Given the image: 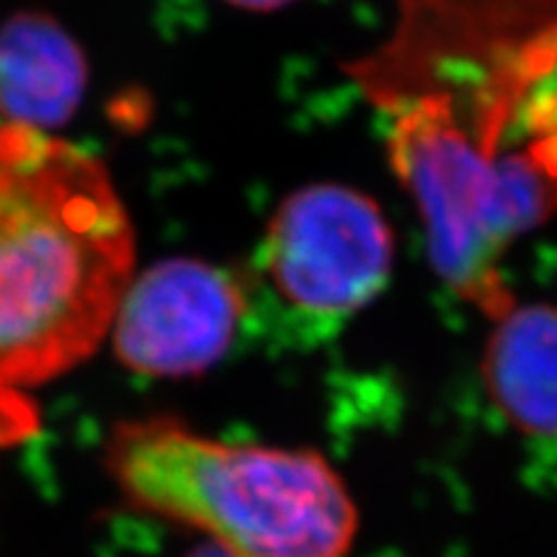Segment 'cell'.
Listing matches in <instances>:
<instances>
[{"label": "cell", "mask_w": 557, "mask_h": 557, "mask_svg": "<svg viewBox=\"0 0 557 557\" xmlns=\"http://www.w3.org/2000/svg\"><path fill=\"white\" fill-rule=\"evenodd\" d=\"M393 233L367 194L336 184L289 194L256 248L248 315L295 344L331 338L364 310L393 271Z\"/></svg>", "instance_id": "cell-4"}, {"label": "cell", "mask_w": 557, "mask_h": 557, "mask_svg": "<svg viewBox=\"0 0 557 557\" xmlns=\"http://www.w3.org/2000/svg\"><path fill=\"white\" fill-rule=\"evenodd\" d=\"M246 320L240 276L199 259H169L129 278L109 333L129 372L178 380L218 364Z\"/></svg>", "instance_id": "cell-5"}, {"label": "cell", "mask_w": 557, "mask_h": 557, "mask_svg": "<svg viewBox=\"0 0 557 557\" xmlns=\"http://www.w3.org/2000/svg\"><path fill=\"white\" fill-rule=\"evenodd\" d=\"M88 62L60 21L21 11L0 24V114L50 132L70 122L86 94Z\"/></svg>", "instance_id": "cell-6"}, {"label": "cell", "mask_w": 557, "mask_h": 557, "mask_svg": "<svg viewBox=\"0 0 557 557\" xmlns=\"http://www.w3.org/2000/svg\"><path fill=\"white\" fill-rule=\"evenodd\" d=\"M483 382L506 423L529 438H557V310L524 305L496 318Z\"/></svg>", "instance_id": "cell-7"}, {"label": "cell", "mask_w": 557, "mask_h": 557, "mask_svg": "<svg viewBox=\"0 0 557 557\" xmlns=\"http://www.w3.org/2000/svg\"><path fill=\"white\" fill-rule=\"evenodd\" d=\"M186 557H235V555H230L227 549H222L220 545H214V542H205V545L194 547Z\"/></svg>", "instance_id": "cell-11"}, {"label": "cell", "mask_w": 557, "mask_h": 557, "mask_svg": "<svg viewBox=\"0 0 557 557\" xmlns=\"http://www.w3.org/2000/svg\"><path fill=\"white\" fill-rule=\"evenodd\" d=\"M517 127L529 143L557 148V26L519 50Z\"/></svg>", "instance_id": "cell-8"}, {"label": "cell", "mask_w": 557, "mask_h": 557, "mask_svg": "<svg viewBox=\"0 0 557 557\" xmlns=\"http://www.w3.org/2000/svg\"><path fill=\"white\" fill-rule=\"evenodd\" d=\"M103 465L139 511L235 557H346L359 532L344 478L312 449L222 442L148 416L111 429Z\"/></svg>", "instance_id": "cell-2"}, {"label": "cell", "mask_w": 557, "mask_h": 557, "mask_svg": "<svg viewBox=\"0 0 557 557\" xmlns=\"http://www.w3.org/2000/svg\"><path fill=\"white\" fill-rule=\"evenodd\" d=\"M465 114L455 94L403 101L389 122L393 165L426 222L438 276L491 318L513 308L500 259L557 212V152L519 137L513 99L493 78Z\"/></svg>", "instance_id": "cell-3"}, {"label": "cell", "mask_w": 557, "mask_h": 557, "mask_svg": "<svg viewBox=\"0 0 557 557\" xmlns=\"http://www.w3.org/2000/svg\"><path fill=\"white\" fill-rule=\"evenodd\" d=\"M227 3L240 5V9H248V11H274L292 3V0H227Z\"/></svg>", "instance_id": "cell-10"}, {"label": "cell", "mask_w": 557, "mask_h": 557, "mask_svg": "<svg viewBox=\"0 0 557 557\" xmlns=\"http://www.w3.org/2000/svg\"><path fill=\"white\" fill-rule=\"evenodd\" d=\"M132 276L135 230L107 165L52 132L0 124V385L86 361Z\"/></svg>", "instance_id": "cell-1"}, {"label": "cell", "mask_w": 557, "mask_h": 557, "mask_svg": "<svg viewBox=\"0 0 557 557\" xmlns=\"http://www.w3.org/2000/svg\"><path fill=\"white\" fill-rule=\"evenodd\" d=\"M24 389L0 385V451L16 447L39 429V410L21 395Z\"/></svg>", "instance_id": "cell-9"}]
</instances>
